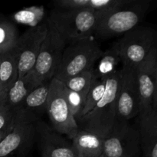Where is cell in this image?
<instances>
[{
    "label": "cell",
    "instance_id": "6da1fadb",
    "mask_svg": "<svg viewBox=\"0 0 157 157\" xmlns=\"http://www.w3.org/2000/svg\"><path fill=\"white\" fill-rule=\"evenodd\" d=\"M101 16L90 9L54 8L46 21L68 45L91 38Z\"/></svg>",
    "mask_w": 157,
    "mask_h": 157
},
{
    "label": "cell",
    "instance_id": "7a4b0ae2",
    "mask_svg": "<svg viewBox=\"0 0 157 157\" xmlns=\"http://www.w3.org/2000/svg\"><path fill=\"white\" fill-rule=\"evenodd\" d=\"M106 89L101 101L87 116L77 122L79 130L104 138L117 120V101L121 81V70L105 78Z\"/></svg>",
    "mask_w": 157,
    "mask_h": 157
},
{
    "label": "cell",
    "instance_id": "3957f363",
    "mask_svg": "<svg viewBox=\"0 0 157 157\" xmlns=\"http://www.w3.org/2000/svg\"><path fill=\"white\" fill-rule=\"evenodd\" d=\"M152 6L151 0H131L124 8L101 15L94 34L102 39L124 35L139 25Z\"/></svg>",
    "mask_w": 157,
    "mask_h": 157
},
{
    "label": "cell",
    "instance_id": "277c9868",
    "mask_svg": "<svg viewBox=\"0 0 157 157\" xmlns=\"http://www.w3.org/2000/svg\"><path fill=\"white\" fill-rule=\"evenodd\" d=\"M104 51L91 38L66 46L55 79L64 81L71 77L94 69Z\"/></svg>",
    "mask_w": 157,
    "mask_h": 157
},
{
    "label": "cell",
    "instance_id": "5b68a950",
    "mask_svg": "<svg viewBox=\"0 0 157 157\" xmlns=\"http://www.w3.org/2000/svg\"><path fill=\"white\" fill-rule=\"evenodd\" d=\"M66 46L56 31L48 25V32L31 71L37 85L50 82L55 78L61 66Z\"/></svg>",
    "mask_w": 157,
    "mask_h": 157
},
{
    "label": "cell",
    "instance_id": "8992f818",
    "mask_svg": "<svg viewBox=\"0 0 157 157\" xmlns=\"http://www.w3.org/2000/svg\"><path fill=\"white\" fill-rule=\"evenodd\" d=\"M118 41L123 66L136 69L157 45V31L139 25L124 34Z\"/></svg>",
    "mask_w": 157,
    "mask_h": 157
},
{
    "label": "cell",
    "instance_id": "52a82bcc",
    "mask_svg": "<svg viewBox=\"0 0 157 157\" xmlns=\"http://www.w3.org/2000/svg\"><path fill=\"white\" fill-rule=\"evenodd\" d=\"M104 157H140V138L138 127L130 121H116L104 138Z\"/></svg>",
    "mask_w": 157,
    "mask_h": 157
},
{
    "label": "cell",
    "instance_id": "ba28073f",
    "mask_svg": "<svg viewBox=\"0 0 157 157\" xmlns=\"http://www.w3.org/2000/svg\"><path fill=\"white\" fill-rule=\"evenodd\" d=\"M46 111L52 127L61 135L72 140L79 131L76 120L69 110L62 90V83L53 78L50 83Z\"/></svg>",
    "mask_w": 157,
    "mask_h": 157
},
{
    "label": "cell",
    "instance_id": "9c48e42d",
    "mask_svg": "<svg viewBox=\"0 0 157 157\" xmlns=\"http://www.w3.org/2000/svg\"><path fill=\"white\" fill-rule=\"evenodd\" d=\"M48 32L47 21L35 28H29L19 35L14 48L18 65V78L30 73L35 66L43 41Z\"/></svg>",
    "mask_w": 157,
    "mask_h": 157
},
{
    "label": "cell",
    "instance_id": "30bf717a",
    "mask_svg": "<svg viewBox=\"0 0 157 157\" xmlns=\"http://www.w3.org/2000/svg\"><path fill=\"white\" fill-rule=\"evenodd\" d=\"M140 110L136 69L123 66L117 101L116 121H130L139 116Z\"/></svg>",
    "mask_w": 157,
    "mask_h": 157
},
{
    "label": "cell",
    "instance_id": "8fae6325",
    "mask_svg": "<svg viewBox=\"0 0 157 157\" xmlns=\"http://www.w3.org/2000/svg\"><path fill=\"white\" fill-rule=\"evenodd\" d=\"M35 127L41 157H78L72 141L67 140L47 123L39 120Z\"/></svg>",
    "mask_w": 157,
    "mask_h": 157
},
{
    "label": "cell",
    "instance_id": "7c38bea8",
    "mask_svg": "<svg viewBox=\"0 0 157 157\" xmlns=\"http://www.w3.org/2000/svg\"><path fill=\"white\" fill-rule=\"evenodd\" d=\"M157 64V45L151 49L145 59L136 67V76L140 100V113L153 108Z\"/></svg>",
    "mask_w": 157,
    "mask_h": 157
},
{
    "label": "cell",
    "instance_id": "4fadbf2b",
    "mask_svg": "<svg viewBox=\"0 0 157 157\" xmlns=\"http://www.w3.org/2000/svg\"><path fill=\"white\" fill-rule=\"evenodd\" d=\"M50 82L43 83L30 92L15 111L17 124H35L39 121L38 115L47 107Z\"/></svg>",
    "mask_w": 157,
    "mask_h": 157
},
{
    "label": "cell",
    "instance_id": "5bb4252c",
    "mask_svg": "<svg viewBox=\"0 0 157 157\" xmlns=\"http://www.w3.org/2000/svg\"><path fill=\"white\" fill-rule=\"evenodd\" d=\"M35 124H17L0 141V157H14L30 147L35 137Z\"/></svg>",
    "mask_w": 157,
    "mask_h": 157
},
{
    "label": "cell",
    "instance_id": "9a60e30c",
    "mask_svg": "<svg viewBox=\"0 0 157 157\" xmlns=\"http://www.w3.org/2000/svg\"><path fill=\"white\" fill-rule=\"evenodd\" d=\"M140 148L144 157H157V110L139 114Z\"/></svg>",
    "mask_w": 157,
    "mask_h": 157
},
{
    "label": "cell",
    "instance_id": "2e32d148",
    "mask_svg": "<svg viewBox=\"0 0 157 157\" xmlns=\"http://www.w3.org/2000/svg\"><path fill=\"white\" fill-rule=\"evenodd\" d=\"M131 0H58L54 8L62 9H90L101 15L124 8Z\"/></svg>",
    "mask_w": 157,
    "mask_h": 157
},
{
    "label": "cell",
    "instance_id": "e0dca14e",
    "mask_svg": "<svg viewBox=\"0 0 157 157\" xmlns=\"http://www.w3.org/2000/svg\"><path fill=\"white\" fill-rule=\"evenodd\" d=\"M78 157H104V138L79 130L71 140Z\"/></svg>",
    "mask_w": 157,
    "mask_h": 157
},
{
    "label": "cell",
    "instance_id": "ac0fdd59",
    "mask_svg": "<svg viewBox=\"0 0 157 157\" xmlns=\"http://www.w3.org/2000/svg\"><path fill=\"white\" fill-rule=\"evenodd\" d=\"M18 80V65L14 49L0 55V98L6 94Z\"/></svg>",
    "mask_w": 157,
    "mask_h": 157
},
{
    "label": "cell",
    "instance_id": "d6986e66",
    "mask_svg": "<svg viewBox=\"0 0 157 157\" xmlns=\"http://www.w3.org/2000/svg\"><path fill=\"white\" fill-rule=\"evenodd\" d=\"M37 86L31 72L23 78H18L6 94V105L15 111L26 97Z\"/></svg>",
    "mask_w": 157,
    "mask_h": 157
},
{
    "label": "cell",
    "instance_id": "ffe728a7",
    "mask_svg": "<svg viewBox=\"0 0 157 157\" xmlns=\"http://www.w3.org/2000/svg\"><path fill=\"white\" fill-rule=\"evenodd\" d=\"M122 63L120 53L119 41L115 42L110 48L103 52L96 63L94 74L96 79H104L116 72L117 67Z\"/></svg>",
    "mask_w": 157,
    "mask_h": 157
},
{
    "label": "cell",
    "instance_id": "44dd1931",
    "mask_svg": "<svg viewBox=\"0 0 157 157\" xmlns=\"http://www.w3.org/2000/svg\"><path fill=\"white\" fill-rule=\"evenodd\" d=\"M45 9L43 6H32L16 11L10 15L9 19L14 24L23 25L35 28L44 22Z\"/></svg>",
    "mask_w": 157,
    "mask_h": 157
},
{
    "label": "cell",
    "instance_id": "7402d4cb",
    "mask_svg": "<svg viewBox=\"0 0 157 157\" xmlns=\"http://www.w3.org/2000/svg\"><path fill=\"white\" fill-rule=\"evenodd\" d=\"M18 37L15 24L0 13V55L13 50Z\"/></svg>",
    "mask_w": 157,
    "mask_h": 157
},
{
    "label": "cell",
    "instance_id": "603a6c76",
    "mask_svg": "<svg viewBox=\"0 0 157 157\" xmlns=\"http://www.w3.org/2000/svg\"><path fill=\"white\" fill-rule=\"evenodd\" d=\"M106 89V81L104 79H95L90 87V90L87 92L84 101V107L80 113L79 117L77 119V122L83 119L86 116L91 113L102 98Z\"/></svg>",
    "mask_w": 157,
    "mask_h": 157
},
{
    "label": "cell",
    "instance_id": "cb8c5ba5",
    "mask_svg": "<svg viewBox=\"0 0 157 157\" xmlns=\"http://www.w3.org/2000/svg\"><path fill=\"white\" fill-rule=\"evenodd\" d=\"M95 79L96 78H95L94 68L71 77L62 81V83L68 89L81 94V95L86 98L87 92L90 90Z\"/></svg>",
    "mask_w": 157,
    "mask_h": 157
},
{
    "label": "cell",
    "instance_id": "d4e9b609",
    "mask_svg": "<svg viewBox=\"0 0 157 157\" xmlns=\"http://www.w3.org/2000/svg\"><path fill=\"white\" fill-rule=\"evenodd\" d=\"M62 90L64 97H65L66 101L67 103V105H68L69 110H70L71 113H72L75 119L77 121L81 110H82L83 107H84L86 98L81 95V94L77 93V92L73 91V90L66 87L63 83Z\"/></svg>",
    "mask_w": 157,
    "mask_h": 157
},
{
    "label": "cell",
    "instance_id": "484cf974",
    "mask_svg": "<svg viewBox=\"0 0 157 157\" xmlns=\"http://www.w3.org/2000/svg\"><path fill=\"white\" fill-rule=\"evenodd\" d=\"M17 124L15 113L6 105L0 113V141L9 134Z\"/></svg>",
    "mask_w": 157,
    "mask_h": 157
},
{
    "label": "cell",
    "instance_id": "4316f807",
    "mask_svg": "<svg viewBox=\"0 0 157 157\" xmlns=\"http://www.w3.org/2000/svg\"><path fill=\"white\" fill-rule=\"evenodd\" d=\"M153 108L157 110V64H156V80H155V92L154 97H153Z\"/></svg>",
    "mask_w": 157,
    "mask_h": 157
},
{
    "label": "cell",
    "instance_id": "83f0119b",
    "mask_svg": "<svg viewBox=\"0 0 157 157\" xmlns=\"http://www.w3.org/2000/svg\"><path fill=\"white\" fill-rule=\"evenodd\" d=\"M5 107H6V99L0 98V113L4 110Z\"/></svg>",
    "mask_w": 157,
    "mask_h": 157
}]
</instances>
